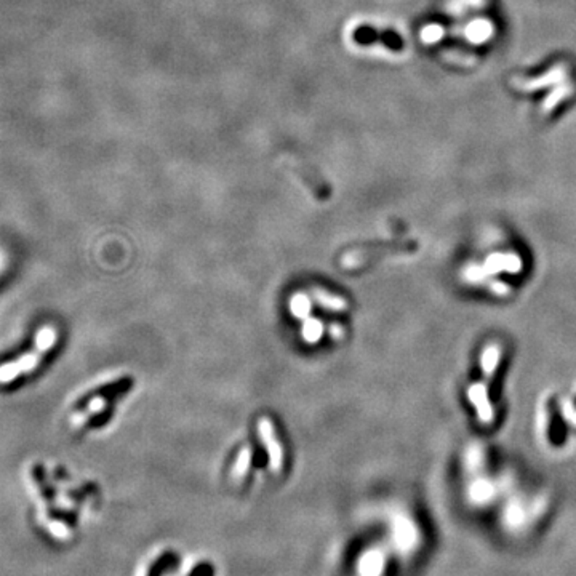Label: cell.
<instances>
[{
	"label": "cell",
	"instance_id": "9",
	"mask_svg": "<svg viewBox=\"0 0 576 576\" xmlns=\"http://www.w3.org/2000/svg\"><path fill=\"white\" fill-rule=\"evenodd\" d=\"M442 36V29L439 26H428L421 32V37L424 42H436V40H439Z\"/></svg>",
	"mask_w": 576,
	"mask_h": 576
},
{
	"label": "cell",
	"instance_id": "6",
	"mask_svg": "<svg viewBox=\"0 0 576 576\" xmlns=\"http://www.w3.org/2000/svg\"><path fill=\"white\" fill-rule=\"evenodd\" d=\"M322 333H324V325H322V322L319 319L308 317V319L303 322L301 336L306 343L315 344L322 338Z\"/></svg>",
	"mask_w": 576,
	"mask_h": 576
},
{
	"label": "cell",
	"instance_id": "5",
	"mask_svg": "<svg viewBox=\"0 0 576 576\" xmlns=\"http://www.w3.org/2000/svg\"><path fill=\"white\" fill-rule=\"evenodd\" d=\"M251 457H253V450L250 445L244 447L239 452L237 459H235V463L233 466V471H230V477H233L234 480H242L247 476V472H249L250 464H251Z\"/></svg>",
	"mask_w": 576,
	"mask_h": 576
},
{
	"label": "cell",
	"instance_id": "8",
	"mask_svg": "<svg viewBox=\"0 0 576 576\" xmlns=\"http://www.w3.org/2000/svg\"><path fill=\"white\" fill-rule=\"evenodd\" d=\"M490 32H492V27H490V25L485 21L472 22V25L468 27L469 39L476 40V42H482V40H485L490 36Z\"/></svg>",
	"mask_w": 576,
	"mask_h": 576
},
{
	"label": "cell",
	"instance_id": "3",
	"mask_svg": "<svg viewBox=\"0 0 576 576\" xmlns=\"http://www.w3.org/2000/svg\"><path fill=\"white\" fill-rule=\"evenodd\" d=\"M106 407H107V400L105 399V397H95V399H91L89 403H86V407L82 412L74 414V417L71 418V426L74 429L84 428V426L89 423V419L95 418L96 414L105 412Z\"/></svg>",
	"mask_w": 576,
	"mask_h": 576
},
{
	"label": "cell",
	"instance_id": "1",
	"mask_svg": "<svg viewBox=\"0 0 576 576\" xmlns=\"http://www.w3.org/2000/svg\"><path fill=\"white\" fill-rule=\"evenodd\" d=\"M58 341V332L53 325H44L37 332L36 343H34L32 351H29L27 354L18 357V359L13 362H8V364H4L0 367V384H7L18 379L22 374L31 373L34 368H37V365L42 362L44 355L48 353L50 349H53V346Z\"/></svg>",
	"mask_w": 576,
	"mask_h": 576
},
{
	"label": "cell",
	"instance_id": "4",
	"mask_svg": "<svg viewBox=\"0 0 576 576\" xmlns=\"http://www.w3.org/2000/svg\"><path fill=\"white\" fill-rule=\"evenodd\" d=\"M314 299L320 304L322 308L327 310H332V313H346L349 309V303L346 301L344 298L333 295V293L324 290V288H314L313 290Z\"/></svg>",
	"mask_w": 576,
	"mask_h": 576
},
{
	"label": "cell",
	"instance_id": "2",
	"mask_svg": "<svg viewBox=\"0 0 576 576\" xmlns=\"http://www.w3.org/2000/svg\"><path fill=\"white\" fill-rule=\"evenodd\" d=\"M258 432L259 439H261L263 445L268 452L269 468L274 474H279V472L284 469V447L280 445V442L277 439V432H275L273 419L268 417L259 418Z\"/></svg>",
	"mask_w": 576,
	"mask_h": 576
},
{
	"label": "cell",
	"instance_id": "7",
	"mask_svg": "<svg viewBox=\"0 0 576 576\" xmlns=\"http://www.w3.org/2000/svg\"><path fill=\"white\" fill-rule=\"evenodd\" d=\"M290 313L298 319L306 320L310 314V299L304 293H296L290 298Z\"/></svg>",
	"mask_w": 576,
	"mask_h": 576
},
{
	"label": "cell",
	"instance_id": "10",
	"mask_svg": "<svg viewBox=\"0 0 576 576\" xmlns=\"http://www.w3.org/2000/svg\"><path fill=\"white\" fill-rule=\"evenodd\" d=\"M330 335H332V338H335V339H341L344 336V328L341 325H338V324H333L330 327Z\"/></svg>",
	"mask_w": 576,
	"mask_h": 576
}]
</instances>
